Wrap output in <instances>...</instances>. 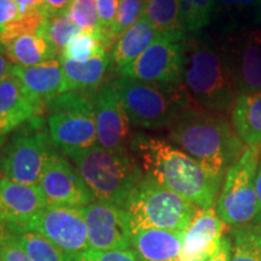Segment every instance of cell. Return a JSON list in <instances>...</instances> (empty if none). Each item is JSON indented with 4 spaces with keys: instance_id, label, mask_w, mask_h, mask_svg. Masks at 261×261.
<instances>
[{
    "instance_id": "8d00e7d4",
    "label": "cell",
    "mask_w": 261,
    "mask_h": 261,
    "mask_svg": "<svg viewBox=\"0 0 261 261\" xmlns=\"http://www.w3.org/2000/svg\"><path fill=\"white\" fill-rule=\"evenodd\" d=\"M119 2L120 0H96L99 27L102 31L112 33V28L117 16V10H119Z\"/></svg>"
},
{
    "instance_id": "f6af8a7d",
    "label": "cell",
    "mask_w": 261,
    "mask_h": 261,
    "mask_svg": "<svg viewBox=\"0 0 261 261\" xmlns=\"http://www.w3.org/2000/svg\"><path fill=\"white\" fill-rule=\"evenodd\" d=\"M3 50V47H2V45H0V51H2Z\"/></svg>"
},
{
    "instance_id": "277c9868",
    "label": "cell",
    "mask_w": 261,
    "mask_h": 261,
    "mask_svg": "<svg viewBox=\"0 0 261 261\" xmlns=\"http://www.w3.org/2000/svg\"><path fill=\"white\" fill-rule=\"evenodd\" d=\"M94 198L125 207L127 198L143 177L129 155H117L98 144L67 155Z\"/></svg>"
},
{
    "instance_id": "603a6c76",
    "label": "cell",
    "mask_w": 261,
    "mask_h": 261,
    "mask_svg": "<svg viewBox=\"0 0 261 261\" xmlns=\"http://www.w3.org/2000/svg\"><path fill=\"white\" fill-rule=\"evenodd\" d=\"M58 61L64 74L67 92L96 89L103 81L109 65L112 64L110 55L108 54L81 62L60 56Z\"/></svg>"
},
{
    "instance_id": "484cf974",
    "label": "cell",
    "mask_w": 261,
    "mask_h": 261,
    "mask_svg": "<svg viewBox=\"0 0 261 261\" xmlns=\"http://www.w3.org/2000/svg\"><path fill=\"white\" fill-rule=\"evenodd\" d=\"M8 228L15 234L32 261H75L73 256L63 252L40 233L21 227Z\"/></svg>"
},
{
    "instance_id": "ba28073f",
    "label": "cell",
    "mask_w": 261,
    "mask_h": 261,
    "mask_svg": "<svg viewBox=\"0 0 261 261\" xmlns=\"http://www.w3.org/2000/svg\"><path fill=\"white\" fill-rule=\"evenodd\" d=\"M260 155V150L247 146L242 156L225 173L215 211L227 226L238 228L255 223L257 215L255 178Z\"/></svg>"
},
{
    "instance_id": "d6a6232c",
    "label": "cell",
    "mask_w": 261,
    "mask_h": 261,
    "mask_svg": "<svg viewBox=\"0 0 261 261\" xmlns=\"http://www.w3.org/2000/svg\"><path fill=\"white\" fill-rule=\"evenodd\" d=\"M146 0H120L117 16L112 28L116 41L127 29H129L137 21L143 17Z\"/></svg>"
},
{
    "instance_id": "9a60e30c",
    "label": "cell",
    "mask_w": 261,
    "mask_h": 261,
    "mask_svg": "<svg viewBox=\"0 0 261 261\" xmlns=\"http://www.w3.org/2000/svg\"><path fill=\"white\" fill-rule=\"evenodd\" d=\"M97 144L117 155H129V119L114 84L94 93Z\"/></svg>"
},
{
    "instance_id": "30bf717a",
    "label": "cell",
    "mask_w": 261,
    "mask_h": 261,
    "mask_svg": "<svg viewBox=\"0 0 261 261\" xmlns=\"http://www.w3.org/2000/svg\"><path fill=\"white\" fill-rule=\"evenodd\" d=\"M185 32L161 35L135 62L119 71L121 76L159 84H182V60L187 44Z\"/></svg>"
},
{
    "instance_id": "4316f807",
    "label": "cell",
    "mask_w": 261,
    "mask_h": 261,
    "mask_svg": "<svg viewBox=\"0 0 261 261\" xmlns=\"http://www.w3.org/2000/svg\"><path fill=\"white\" fill-rule=\"evenodd\" d=\"M143 17L161 33L184 32L180 0H146Z\"/></svg>"
},
{
    "instance_id": "2e32d148",
    "label": "cell",
    "mask_w": 261,
    "mask_h": 261,
    "mask_svg": "<svg viewBox=\"0 0 261 261\" xmlns=\"http://www.w3.org/2000/svg\"><path fill=\"white\" fill-rule=\"evenodd\" d=\"M226 224L214 207L198 208L185 231L180 261H208L219 252Z\"/></svg>"
},
{
    "instance_id": "ab89813d",
    "label": "cell",
    "mask_w": 261,
    "mask_h": 261,
    "mask_svg": "<svg viewBox=\"0 0 261 261\" xmlns=\"http://www.w3.org/2000/svg\"><path fill=\"white\" fill-rule=\"evenodd\" d=\"M14 2L19 8L21 14H28V12L35 11V10H41V11L46 12L42 0H14Z\"/></svg>"
},
{
    "instance_id": "b9f144b4",
    "label": "cell",
    "mask_w": 261,
    "mask_h": 261,
    "mask_svg": "<svg viewBox=\"0 0 261 261\" xmlns=\"http://www.w3.org/2000/svg\"><path fill=\"white\" fill-rule=\"evenodd\" d=\"M230 253H231V242L227 237L223 238L221 247L215 255L208 261H230Z\"/></svg>"
},
{
    "instance_id": "e575fe53",
    "label": "cell",
    "mask_w": 261,
    "mask_h": 261,
    "mask_svg": "<svg viewBox=\"0 0 261 261\" xmlns=\"http://www.w3.org/2000/svg\"><path fill=\"white\" fill-rule=\"evenodd\" d=\"M0 260L32 261L15 234L2 224H0Z\"/></svg>"
},
{
    "instance_id": "ac0fdd59",
    "label": "cell",
    "mask_w": 261,
    "mask_h": 261,
    "mask_svg": "<svg viewBox=\"0 0 261 261\" xmlns=\"http://www.w3.org/2000/svg\"><path fill=\"white\" fill-rule=\"evenodd\" d=\"M44 110V104L33 98L14 75L0 83V137L40 116Z\"/></svg>"
},
{
    "instance_id": "52a82bcc",
    "label": "cell",
    "mask_w": 261,
    "mask_h": 261,
    "mask_svg": "<svg viewBox=\"0 0 261 261\" xmlns=\"http://www.w3.org/2000/svg\"><path fill=\"white\" fill-rule=\"evenodd\" d=\"M52 145L65 156L97 144L94 94L70 91L45 104Z\"/></svg>"
},
{
    "instance_id": "7a4b0ae2",
    "label": "cell",
    "mask_w": 261,
    "mask_h": 261,
    "mask_svg": "<svg viewBox=\"0 0 261 261\" xmlns=\"http://www.w3.org/2000/svg\"><path fill=\"white\" fill-rule=\"evenodd\" d=\"M130 149L138 158L145 177L182 196L201 210L214 207L220 182L202 166L172 143L148 135L130 138Z\"/></svg>"
},
{
    "instance_id": "60d3db41",
    "label": "cell",
    "mask_w": 261,
    "mask_h": 261,
    "mask_svg": "<svg viewBox=\"0 0 261 261\" xmlns=\"http://www.w3.org/2000/svg\"><path fill=\"white\" fill-rule=\"evenodd\" d=\"M255 191H256V197H257V215H256L255 223H254L252 226L256 227L257 230L261 231V159L256 171Z\"/></svg>"
},
{
    "instance_id": "8992f818",
    "label": "cell",
    "mask_w": 261,
    "mask_h": 261,
    "mask_svg": "<svg viewBox=\"0 0 261 261\" xmlns=\"http://www.w3.org/2000/svg\"><path fill=\"white\" fill-rule=\"evenodd\" d=\"M123 210L128 214L133 232L146 228L185 232L198 207L143 174Z\"/></svg>"
},
{
    "instance_id": "6da1fadb",
    "label": "cell",
    "mask_w": 261,
    "mask_h": 261,
    "mask_svg": "<svg viewBox=\"0 0 261 261\" xmlns=\"http://www.w3.org/2000/svg\"><path fill=\"white\" fill-rule=\"evenodd\" d=\"M168 138L219 182L247 149L228 116L203 109L192 100L168 127Z\"/></svg>"
},
{
    "instance_id": "5bb4252c",
    "label": "cell",
    "mask_w": 261,
    "mask_h": 261,
    "mask_svg": "<svg viewBox=\"0 0 261 261\" xmlns=\"http://www.w3.org/2000/svg\"><path fill=\"white\" fill-rule=\"evenodd\" d=\"M86 221L91 250H128L132 248V226L122 207L92 202L81 207Z\"/></svg>"
},
{
    "instance_id": "d6986e66",
    "label": "cell",
    "mask_w": 261,
    "mask_h": 261,
    "mask_svg": "<svg viewBox=\"0 0 261 261\" xmlns=\"http://www.w3.org/2000/svg\"><path fill=\"white\" fill-rule=\"evenodd\" d=\"M11 75L23 85L33 98L42 104L67 93V85L60 61L51 60L33 67L12 65Z\"/></svg>"
},
{
    "instance_id": "ee69618b",
    "label": "cell",
    "mask_w": 261,
    "mask_h": 261,
    "mask_svg": "<svg viewBox=\"0 0 261 261\" xmlns=\"http://www.w3.org/2000/svg\"><path fill=\"white\" fill-rule=\"evenodd\" d=\"M3 143H4V137H0V156H2V146H3ZM2 174V173H0ZM2 178V177H0Z\"/></svg>"
},
{
    "instance_id": "7402d4cb",
    "label": "cell",
    "mask_w": 261,
    "mask_h": 261,
    "mask_svg": "<svg viewBox=\"0 0 261 261\" xmlns=\"http://www.w3.org/2000/svg\"><path fill=\"white\" fill-rule=\"evenodd\" d=\"M230 117L246 146L261 151V91L237 94Z\"/></svg>"
},
{
    "instance_id": "74e56055",
    "label": "cell",
    "mask_w": 261,
    "mask_h": 261,
    "mask_svg": "<svg viewBox=\"0 0 261 261\" xmlns=\"http://www.w3.org/2000/svg\"><path fill=\"white\" fill-rule=\"evenodd\" d=\"M21 15L14 0H0V32L21 17Z\"/></svg>"
},
{
    "instance_id": "ffe728a7",
    "label": "cell",
    "mask_w": 261,
    "mask_h": 261,
    "mask_svg": "<svg viewBox=\"0 0 261 261\" xmlns=\"http://www.w3.org/2000/svg\"><path fill=\"white\" fill-rule=\"evenodd\" d=\"M185 232L146 228L132 233L130 249L142 261H180Z\"/></svg>"
},
{
    "instance_id": "836d02e7",
    "label": "cell",
    "mask_w": 261,
    "mask_h": 261,
    "mask_svg": "<svg viewBox=\"0 0 261 261\" xmlns=\"http://www.w3.org/2000/svg\"><path fill=\"white\" fill-rule=\"evenodd\" d=\"M68 14L81 32L100 29L96 0H73Z\"/></svg>"
},
{
    "instance_id": "4dcf8cb0",
    "label": "cell",
    "mask_w": 261,
    "mask_h": 261,
    "mask_svg": "<svg viewBox=\"0 0 261 261\" xmlns=\"http://www.w3.org/2000/svg\"><path fill=\"white\" fill-rule=\"evenodd\" d=\"M217 0H180V19L184 32H196L211 22Z\"/></svg>"
},
{
    "instance_id": "44dd1931",
    "label": "cell",
    "mask_w": 261,
    "mask_h": 261,
    "mask_svg": "<svg viewBox=\"0 0 261 261\" xmlns=\"http://www.w3.org/2000/svg\"><path fill=\"white\" fill-rule=\"evenodd\" d=\"M161 35L150 22L142 17L117 39L110 52L114 69L120 71L135 62Z\"/></svg>"
},
{
    "instance_id": "3957f363",
    "label": "cell",
    "mask_w": 261,
    "mask_h": 261,
    "mask_svg": "<svg viewBox=\"0 0 261 261\" xmlns=\"http://www.w3.org/2000/svg\"><path fill=\"white\" fill-rule=\"evenodd\" d=\"M181 83L192 102L230 117L237 92L220 52L203 40H187Z\"/></svg>"
},
{
    "instance_id": "83f0119b",
    "label": "cell",
    "mask_w": 261,
    "mask_h": 261,
    "mask_svg": "<svg viewBox=\"0 0 261 261\" xmlns=\"http://www.w3.org/2000/svg\"><path fill=\"white\" fill-rule=\"evenodd\" d=\"M80 32V29L71 21L68 11H65L61 14L46 15L41 27L39 28L38 34L44 38L60 56L62 50Z\"/></svg>"
},
{
    "instance_id": "d4e9b609",
    "label": "cell",
    "mask_w": 261,
    "mask_h": 261,
    "mask_svg": "<svg viewBox=\"0 0 261 261\" xmlns=\"http://www.w3.org/2000/svg\"><path fill=\"white\" fill-rule=\"evenodd\" d=\"M215 9L226 16L228 31H246L261 23V0H217Z\"/></svg>"
},
{
    "instance_id": "d590c367",
    "label": "cell",
    "mask_w": 261,
    "mask_h": 261,
    "mask_svg": "<svg viewBox=\"0 0 261 261\" xmlns=\"http://www.w3.org/2000/svg\"><path fill=\"white\" fill-rule=\"evenodd\" d=\"M75 261H142L132 249L87 250L74 257Z\"/></svg>"
},
{
    "instance_id": "1f68e13d",
    "label": "cell",
    "mask_w": 261,
    "mask_h": 261,
    "mask_svg": "<svg viewBox=\"0 0 261 261\" xmlns=\"http://www.w3.org/2000/svg\"><path fill=\"white\" fill-rule=\"evenodd\" d=\"M46 15V12L41 11V10L22 14L21 17L12 22L11 24L6 25L0 32V45H2V47H4L5 45H8L9 42H11L17 37H21V35L28 34V33H38Z\"/></svg>"
},
{
    "instance_id": "f35d334b",
    "label": "cell",
    "mask_w": 261,
    "mask_h": 261,
    "mask_svg": "<svg viewBox=\"0 0 261 261\" xmlns=\"http://www.w3.org/2000/svg\"><path fill=\"white\" fill-rule=\"evenodd\" d=\"M45 4L47 15L61 14V12L68 11L73 0H42Z\"/></svg>"
},
{
    "instance_id": "7bdbcfd3",
    "label": "cell",
    "mask_w": 261,
    "mask_h": 261,
    "mask_svg": "<svg viewBox=\"0 0 261 261\" xmlns=\"http://www.w3.org/2000/svg\"><path fill=\"white\" fill-rule=\"evenodd\" d=\"M12 65L14 64H12L11 62L8 60V57H5L4 55L2 54V51H0V83L11 75Z\"/></svg>"
},
{
    "instance_id": "5b68a950",
    "label": "cell",
    "mask_w": 261,
    "mask_h": 261,
    "mask_svg": "<svg viewBox=\"0 0 261 261\" xmlns=\"http://www.w3.org/2000/svg\"><path fill=\"white\" fill-rule=\"evenodd\" d=\"M113 84L129 122L140 128H168L192 100L182 84L144 83L126 76H120Z\"/></svg>"
},
{
    "instance_id": "f1b7e54d",
    "label": "cell",
    "mask_w": 261,
    "mask_h": 261,
    "mask_svg": "<svg viewBox=\"0 0 261 261\" xmlns=\"http://www.w3.org/2000/svg\"><path fill=\"white\" fill-rule=\"evenodd\" d=\"M230 261H261V231L256 227H238L231 243Z\"/></svg>"
},
{
    "instance_id": "4fadbf2b",
    "label": "cell",
    "mask_w": 261,
    "mask_h": 261,
    "mask_svg": "<svg viewBox=\"0 0 261 261\" xmlns=\"http://www.w3.org/2000/svg\"><path fill=\"white\" fill-rule=\"evenodd\" d=\"M38 187L47 205L81 208L94 202V196L77 169L55 146L48 154Z\"/></svg>"
},
{
    "instance_id": "8fae6325",
    "label": "cell",
    "mask_w": 261,
    "mask_h": 261,
    "mask_svg": "<svg viewBox=\"0 0 261 261\" xmlns=\"http://www.w3.org/2000/svg\"><path fill=\"white\" fill-rule=\"evenodd\" d=\"M219 52L237 94L261 91V29L230 32Z\"/></svg>"
},
{
    "instance_id": "f546056e",
    "label": "cell",
    "mask_w": 261,
    "mask_h": 261,
    "mask_svg": "<svg viewBox=\"0 0 261 261\" xmlns=\"http://www.w3.org/2000/svg\"><path fill=\"white\" fill-rule=\"evenodd\" d=\"M104 54H107V50L100 44L97 31H85L80 32L62 50L60 56L68 58V60L81 62L102 56Z\"/></svg>"
},
{
    "instance_id": "bcb514c9",
    "label": "cell",
    "mask_w": 261,
    "mask_h": 261,
    "mask_svg": "<svg viewBox=\"0 0 261 261\" xmlns=\"http://www.w3.org/2000/svg\"><path fill=\"white\" fill-rule=\"evenodd\" d=\"M0 261H2V260H0Z\"/></svg>"
},
{
    "instance_id": "9c48e42d",
    "label": "cell",
    "mask_w": 261,
    "mask_h": 261,
    "mask_svg": "<svg viewBox=\"0 0 261 261\" xmlns=\"http://www.w3.org/2000/svg\"><path fill=\"white\" fill-rule=\"evenodd\" d=\"M54 148L41 116L32 119L12 136L0 156L2 177L25 185H38Z\"/></svg>"
},
{
    "instance_id": "cb8c5ba5",
    "label": "cell",
    "mask_w": 261,
    "mask_h": 261,
    "mask_svg": "<svg viewBox=\"0 0 261 261\" xmlns=\"http://www.w3.org/2000/svg\"><path fill=\"white\" fill-rule=\"evenodd\" d=\"M3 48L8 60L19 67H33L55 60L58 56L51 45L38 33H28L17 37Z\"/></svg>"
},
{
    "instance_id": "7c38bea8",
    "label": "cell",
    "mask_w": 261,
    "mask_h": 261,
    "mask_svg": "<svg viewBox=\"0 0 261 261\" xmlns=\"http://www.w3.org/2000/svg\"><path fill=\"white\" fill-rule=\"evenodd\" d=\"M21 228L40 233L73 257L90 250L89 233L81 208L46 205Z\"/></svg>"
},
{
    "instance_id": "e0dca14e",
    "label": "cell",
    "mask_w": 261,
    "mask_h": 261,
    "mask_svg": "<svg viewBox=\"0 0 261 261\" xmlns=\"http://www.w3.org/2000/svg\"><path fill=\"white\" fill-rule=\"evenodd\" d=\"M46 205L38 185L0 178V224L4 226L24 227Z\"/></svg>"
}]
</instances>
